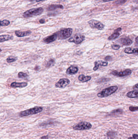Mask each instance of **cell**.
<instances>
[{
    "instance_id": "40",
    "label": "cell",
    "mask_w": 138,
    "mask_h": 139,
    "mask_svg": "<svg viewBox=\"0 0 138 139\" xmlns=\"http://www.w3.org/2000/svg\"><path fill=\"white\" fill-rule=\"evenodd\" d=\"M45 0H36L37 2H41V1H44Z\"/></svg>"
},
{
    "instance_id": "36",
    "label": "cell",
    "mask_w": 138,
    "mask_h": 139,
    "mask_svg": "<svg viewBox=\"0 0 138 139\" xmlns=\"http://www.w3.org/2000/svg\"><path fill=\"white\" fill-rule=\"evenodd\" d=\"M104 2H109V1H114V0H102Z\"/></svg>"
},
{
    "instance_id": "7",
    "label": "cell",
    "mask_w": 138,
    "mask_h": 139,
    "mask_svg": "<svg viewBox=\"0 0 138 139\" xmlns=\"http://www.w3.org/2000/svg\"><path fill=\"white\" fill-rule=\"evenodd\" d=\"M88 24L92 29H96L98 30H102L104 29L105 25L100 21L95 20L89 21Z\"/></svg>"
},
{
    "instance_id": "43",
    "label": "cell",
    "mask_w": 138,
    "mask_h": 139,
    "mask_svg": "<svg viewBox=\"0 0 138 139\" xmlns=\"http://www.w3.org/2000/svg\"><path fill=\"white\" fill-rule=\"evenodd\" d=\"M29 1H34V0H29Z\"/></svg>"
},
{
    "instance_id": "27",
    "label": "cell",
    "mask_w": 138,
    "mask_h": 139,
    "mask_svg": "<svg viewBox=\"0 0 138 139\" xmlns=\"http://www.w3.org/2000/svg\"><path fill=\"white\" fill-rule=\"evenodd\" d=\"M18 76L20 78H26V77L28 76V74H27L22 72H19Z\"/></svg>"
},
{
    "instance_id": "5",
    "label": "cell",
    "mask_w": 138,
    "mask_h": 139,
    "mask_svg": "<svg viewBox=\"0 0 138 139\" xmlns=\"http://www.w3.org/2000/svg\"><path fill=\"white\" fill-rule=\"evenodd\" d=\"M92 125L88 122H81L73 126V129L75 130L83 131L89 130L92 128Z\"/></svg>"
},
{
    "instance_id": "1",
    "label": "cell",
    "mask_w": 138,
    "mask_h": 139,
    "mask_svg": "<svg viewBox=\"0 0 138 139\" xmlns=\"http://www.w3.org/2000/svg\"><path fill=\"white\" fill-rule=\"evenodd\" d=\"M118 89L117 86H112L109 88H106L101 91L97 94V96L99 98H104L112 95L116 92Z\"/></svg>"
},
{
    "instance_id": "32",
    "label": "cell",
    "mask_w": 138,
    "mask_h": 139,
    "mask_svg": "<svg viewBox=\"0 0 138 139\" xmlns=\"http://www.w3.org/2000/svg\"><path fill=\"white\" fill-rule=\"evenodd\" d=\"M112 57L110 56H107L105 58V59L107 61H110V60H112Z\"/></svg>"
},
{
    "instance_id": "29",
    "label": "cell",
    "mask_w": 138,
    "mask_h": 139,
    "mask_svg": "<svg viewBox=\"0 0 138 139\" xmlns=\"http://www.w3.org/2000/svg\"><path fill=\"white\" fill-rule=\"evenodd\" d=\"M123 110L120 109H115L113 111H111V113H123Z\"/></svg>"
},
{
    "instance_id": "33",
    "label": "cell",
    "mask_w": 138,
    "mask_h": 139,
    "mask_svg": "<svg viewBox=\"0 0 138 139\" xmlns=\"http://www.w3.org/2000/svg\"><path fill=\"white\" fill-rule=\"evenodd\" d=\"M39 23H41V24H43L45 23V20L43 19H41V20H39Z\"/></svg>"
},
{
    "instance_id": "41",
    "label": "cell",
    "mask_w": 138,
    "mask_h": 139,
    "mask_svg": "<svg viewBox=\"0 0 138 139\" xmlns=\"http://www.w3.org/2000/svg\"><path fill=\"white\" fill-rule=\"evenodd\" d=\"M133 1L134 3H138V0H133Z\"/></svg>"
},
{
    "instance_id": "12",
    "label": "cell",
    "mask_w": 138,
    "mask_h": 139,
    "mask_svg": "<svg viewBox=\"0 0 138 139\" xmlns=\"http://www.w3.org/2000/svg\"><path fill=\"white\" fill-rule=\"evenodd\" d=\"M121 31H122V28H118L116 30H115L114 32L111 35L109 36L108 38V40H113V39H116L117 38H118L120 35V32Z\"/></svg>"
},
{
    "instance_id": "24",
    "label": "cell",
    "mask_w": 138,
    "mask_h": 139,
    "mask_svg": "<svg viewBox=\"0 0 138 139\" xmlns=\"http://www.w3.org/2000/svg\"><path fill=\"white\" fill-rule=\"evenodd\" d=\"M10 23V22L8 20H4L1 21V26H8Z\"/></svg>"
},
{
    "instance_id": "42",
    "label": "cell",
    "mask_w": 138,
    "mask_h": 139,
    "mask_svg": "<svg viewBox=\"0 0 138 139\" xmlns=\"http://www.w3.org/2000/svg\"><path fill=\"white\" fill-rule=\"evenodd\" d=\"M128 139H134V138H133V137H129V138H128Z\"/></svg>"
},
{
    "instance_id": "15",
    "label": "cell",
    "mask_w": 138,
    "mask_h": 139,
    "mask_svg": "<svg viewBox=\"0 0 138 139\" xmlns=\"http://www.w3.org/2000/svg\"><path fill=\"white\" fill-rule=\"evenodd\" d=\"M124 52L126 53L129 54H132L136 55H138V48L133 49L132 48H126L124 50Z\"/></svg>"
},
{
    "instance_id": "23",
    "label": "cell",
    "mask_w": 138,
    "mask_h": 139,
    "mask_svg": "<svg viewBox=\"0 0 138 139\" xmlns=\"http://www.w3.org/2000/svg\"><path fill=\"white\" fill-rule=\"evenodd\" d=\"M17 59L18 58L16 57H14V56H10V57L7 58V63H12V62H14L16 61Z\"/></svg>"
},
{
    "instance_id": "18",
    "label": "cell",
    "mask_w": 138,
    "mask_h": 139,
    "mask_svg": "<svg viewBox=\"0 0 138 139\" xmlns=\"http://www.w3.org/2000/svg\"><path fill=\"white\" fill-rule=\"evenodd\" d=\"M63 8L64 7L61 5L52 4L49 5L47 8V10L49 11H51L57 9H63Z\"/></svg>"
},
{
    "instance_id": "31",
    "label": "cell",
    "mask_w": 138,
    "mask_h": 139,
    "mask_svg": "<svg viewBox=\"0 0 138 139\" xmlns=\"http://www.w3.org/2000/svg\"><path fill=\"white\" fill-rule=\"evenodd\" d=\"M129 110L131 111H138V107L131 106L129 107Z\"/></svg>"
},
{
    "instance_id": "4",
    "label": "cell",
    "mask_w": 138,
    "mask_h": 139,
    "mask_svg": "<svg viewBox=\"0 0 138 139\" xmlns=\"http://www.w3.org/2000/svg\"><path fill=\"white\" fill-rule=\"evenodd\" d=\"M43 108L41 107H35L34 108H31L30 109H27L24 111H21L20 113L21 117L27 116L28 115L35 114L39 113L42 111Z\"/></svg>"
},
{
    "instance_id": "34",
    "label": "cell",
    "mask_w": 138,
    "mask_h": 139,
    "mask_svg": "<svg viewBox=\"0 0 138 139\" xmlns=\"http://www.w3.org/2000/svg\"><path fill=\"white\" fill-rule=\"evenodd\" d=\"M133 137L134 139H138V135L137 134H133Z\"/></svg>"
},
{
    "instance_id": "10",
    "label": "cell",
    "mask_w": 138,
    "mask_h": 139,
    "mask_svg": "<svg viewBox=\"0 0 138 139\" xmlns=\"http://www.w3.org/2000/svg\"><path fill=\"white\" fill-rule=\"evenodd\" d=\"M58 38V36L56 33H54L52 35L48 36L43 39V42L46 44H50L52 42H54L55 40H56Z\"/></svg>"
},
{
    "instance_id": "8",
    "label": "cell",
    "mask_w": 138,
    "mask_h": 139,
    "mask_svg": "<svg viewBox=\"0 0 138 139\" xmlns=\"http://www.w3.org/2000/svg\"><path fill=\"white\" fill-rule=\"evenodd\" d=\"M132 73V71L130 69H126L124 71L118 72V71H113L111 72V74L115 76L118 77H123V76H127L130 75Z\"/></svg>"
},
{
    "instance_id": "22",
    "label": "cell",
    "mask_w": 138,
    "mask_h": 139,
    "mask_svg": "<svg viewBox=\"0 0 138 139\" xmlns=\"http://www.w3.org/2000/svg\"><path fill=\"white\" fill-rule=\"evenodd\" d=\"M107 135L109 137H110L111 139H113L116 136L117 133L113 131H110L107 132Z\"/></svg>"
},
{
    "instance_id": "25",
    "label": "cell",
    "mask_w": 138,
    "mask_h": 139,
    "mask_svg": "<svg viewBox=\"0 0 138 139\" xmlns=\"http://www.w3.org/2000/svg\"><path fill=\"white\" fill-rule=\"evenodd\" d=\"M127 0H118L114 3L117 5H122L123 4L125 3H126Z\"/></svg>"
},
{
    "instance_id": "11",
    "label": "cell",
    "mask_w": 138,
    "mask_h": 139,
    "mask_svg": "<svg viewBox=\"0 0 138 139\" xmlns=\"http://www.w3.org/2000/svg\"><path fill=\"white\" fill-rule=\"evenodd\" d=\"M95 66L93 68V70L94 71H96L99 68V66H106L108 65V62L105 61L99 60V61H96L94 62Z\"/></svg>"
},
{
    "instance_id": "39",
    "label": "cell",
    "mask_w": 138,
    "mask_h": 139,
    "mask_svg": "<svg viewBox=\"0 0 138 139\" xmlns=\"http://www.w3.org/2000/svg\"><path fill=\"white\" fill-rule=\"evenodd\" d=\"M39 67L38 66H36V67H35V68H34V70H39Z\"/></svg>"
},
{
    "instance_id": "13",
    "label": "cell",
    "mask_w": 138,
    "mask_h": 139,
    "mask_svg": "<svg viewBox=\"0 0 138 139\" xmlns=\"http://www.w3.org/2000/svg\"><path fill=\"white\" fill-rule=\"evenodd\" d=\"M78 71V68L77 67L71 66L70 67H69L67 69V70L66 71V74H76Z\"/></svg>"
},
{
    "instance_id": "30",
    "label": "cell",
    "mask_w": 138,
    "mask_h": 139,
    "mask_svg": "<svg viewBox=\"0 0 138 139\" xmlns=\"http://www.w3.org/2000/svg\"><path fill=\"white\" fill-rule=\"evenodd\" d=\"M111 47L113 49L115 50H118L120 48V46L119 45H116V44H113L111 46Z\"/></svg>"
},
{
    "instance_id": "37",
    "label": "cell",
    "mask_w": 138,
    "mask_h": 139,
    "mask_svg": "<svg viewBox=\"0 0 138 139\" xmlns=\"http://www.w3.org/2000/svg\"><path fill=\"white\" fill-rule=\"evenodd\" d=\"M135 42H136V43L138 45V36L135 38Z\"/></svg>"
},
{
    "instance_id": "14",
    "label": "cell",
    "mask_w": 138,
    "mask_h": 139,
    "mask_svg": "<svg viewBox=\"0 0 138 139\" xmlns=\"http://www.w3.org/2000/svg\"><path fill=\"white\" fill-rule=\"evenodd\" d=\"M120 42L124 46H130L132 43V41L130 38L126 37L122 38L120 39Z\"/></svg>"
},
{
    "instance_id": "28",
    "label": "cell",
    "mask_w": 138,
    "mask_h": 139,
    "mask_svg": "<svg viewBox=\"0 0 138 139\" xmlns=\"http://www.w3.org/2000/svg\"><path fill=\"white\" fill-rule=\"evenodd\" d=\"M110 78H100L98 80V82L99 83H101L105 82H107L109 81L110 80Z\"/></svg>"
},
{
    "instance_id": "21",
    "label": "cell",
    "mask_w": 138,
    "mask_h": 139,
    "mask_svg": "<svg viewBox=\"0 0 138 139\" xmlns=\"http://www.w3.org/2000/svg\"><path fill=\"white\" fill-rule=\"evenodd\" d=\"M92 77L90 76H85L84 74H81L79 76L78 79L79 81L82 82H88L90 80Z\"/></svg>"
},
{
    "instance_id": "9",
    "label": "cell",
    "mask_w": 138,
    "mask_h": 139,
    "mask_svg": "<svg viewBox=\"0 0 138 139\" xmlns=\"http://www.w3.org/2000/svg\"><path fill=\"white\" fill-rule=\"evenodd\" d=\"M70 81L68 78H61L58 82L56 83L55 86L57 88H64L69 85Z\"/></svg>"
},
{
    "instance_id": "35",
    "label": "cell",
    "mask_w": 138,
    "mask_h": 139,
    "mask_svg": "<svg viewBox=\"0 0 138 139\" xmlns=\"http://www.w3.org/2000/svg\"><path fill=\"white\" fill-rule=\"evenodd\" d=\"M41 139H48V135L47 136H44L43 137H41Z\"/></svg>"
},
{
    "instance_id": "17",
    "label": "cell",
    "mask_w": 138,
    "mask_h": 139,
    "mask_svg": "<svg viewBox=\"0 0 138 139\" xmlns=\"http://www.w3.org/2000/svg\"><path fill=\"white\" fill-rule=\"evenodd\" d=\"M28 85L26 82L18 83L13 82L11 84V86L13 88H24Z\"/></svg>"
},
{
    "instance_id": "6",
    "label": "cell",
    "mask_w": 138,
    "mask_h": 139,
    "mask_svg": "<svg viewBox=\"0 0 138 139\" xmlns=\"http://www.w3.org/2000/svg\"><path fill=\"white\" fill-rule=\"evenodd\" d=\"M85 39V36L81 34H77L69 38L68 40V42H73L75 44H79L84 41Z\"/></svg>"
},
{
    "instance_id": "2",
    "label": "cell",
    "mask_w": 138,
    "mask_h": 139,
    "mask_svg": "<svg viewBox=\"0 0 138 139\" xmlns=\"http://www.w3.org/2000/svg\"><path fill=\"white\" fill-rule=\"evenodd\" d=\"M42 7H38L36 8L31 9L25 11L23 14L24 18H30L32 17L38 16L41 14L43 11Z\"/></svg>"
},
{
    "instance_id": "19",
    "label": "cell",
    "mask_w": 138,
    "mask_h": 139,
    "mask_svg": "<svg viewBox=\"0 0 138 139\" xmlns=\"http://www.w3.org/2000/svg\"><path fill=\"white\" fill-rule=\"evenodd\" d=\"M127 97L132 98H138V90H133L127 93Z\"/></svg>"
},
{
    "instance_id": "16",
    "label": "cell",
    "mask_w": 138,
    "mask_h": 139,
    "mask_svg": "<svg viewBox=\"0 0 138 139\" xmlns=\"http://www.w3.org/2000/svg\"><path fill=\"white\" fill-rule=\"evenodd\" d=\"M31 33V31H15V34L18 37H23L24 36L29 35Z\"/></svg>"
},
{
    "instance_id": "26",
    "label": "cell",
    "mask_w": 138,
    "mask_h": 139,
    "mask_svg": "<svg viewBox=\"0 0 138 139\" xmlns=\"http://www.w3.org/2000/svg\"><path fill=\"white\" fill-rule=\"evenodd\" d=\"M55 64V61L54 59H50V61L48 62V63H47L46 66L47 67H51V66H53L54 64Z\"/></svg>"
},
{
    "instance_id": "38",
    "label": "cell",
    "mask_w": 138,
    "mask_h": 139,
    "mask_svg": "<svg viewBox=\"0 0 138 139\" xmlns=\"http://www.w3.org/2000/svg\"><path fill=\"white\" fill-rule=\"evenodd\" d=\"M134 88L138 89V84H136L135 85V86H134Z\"/></svg>"
},
{
    "instance_id": "3",
    "label": "cell",
    "mask_w": 138,
    "mask_h": 139,
    "mask_svg": "<svg viewBox=\"0 0 138 139\" xmlns=\"http://www.w3.org/2000/svg\"><path fill=\"white\" fill-rule=\"evenodd\" d=\"M73 29L71 28L62 29L56 33L58 39H64L70 37L72 34Z\"/></svg>"
},
{
    "instance_id": "20",
    "label": "cell",
    "mask_w": 138,
    "mask_h": 139,
    "mask_svg": "<svg viewBox=\"0 0 138 139\" xmlns=\"http://www.w3.org/2000/svg\"><path fill=\"white\" fill-rule=\"evenodd\" d=\"M13 38H14V37L9 35H1L0 36V42L2 43L5 41H6L7 40L12 39Z\"/></svg>"
}]
</instances>
